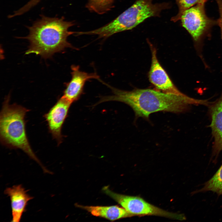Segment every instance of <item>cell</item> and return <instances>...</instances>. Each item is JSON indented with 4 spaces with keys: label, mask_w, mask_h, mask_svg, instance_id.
Listing matches in <instances>:
<instances>
[{
    "label": "cell",
    "mask_w": 222,
    "mask_h": 222,
    "mask_svg": "<svg viewBox=\"0 0 222 222\" xmlns=\"http://www.w3.org/2000/svg\"><path fill=\"white\" fill-rule=\"evenodd\" d=\"M108 86L113 94L101 97L99 104L108 101H118L130 106L136 117L148 119L150 114L158 112L179 113L187 111L190 106H207L208 100L190 97L183 93L177 95L151 89H136L127 91Z\"/></svg>",
    "instance_id": "1"
},
{
    "label": "cell",
    "mask_w": 222,
    "mask_h": 222,
    "mask_svg": "<svg viewBox=\"0 0 222 222\" xmlns=\"http://www.w3.org/2000/svg\"><path fill=\"white\" fill-rule=\"evenodd\" d=\"M74 24L62 18L42 17L29 27V34L25 38L30 45L25 54H35L47 58L66 48L74 49L67 41L68 37L74 34L68 31Z\"/></svg>",
    "instance_id": "2"
},
{
    "label": "cell",
    "mask_w": 222,
    "mask_h": 222,
    "mask_svg": "<svg viewBox=\"0 0 222 222\" xmlns=\"http://www.w3.org/2000/svg\"><path fill=\"white\" fill-rule=\"evenodd\" d=\"M10 96L3 103L0 115L1 143L12 149H20L38 163L45 172L48 171L42 164L31 147L26 130L25 117L30 110L16 103L10 104Z\"/></svg>",
    "instance_id": "3"
},
{
    "label": "cell",
    "mask_w": 222,
    "mask_h": 222,
    "mask_svg": "<svg viewBox=\"0 0 222 222\" xmlns=\"http://www.w3.org/2000/svg\"><path fill=\"white\" fill-rule=\"evenodd\" d=\"M153 0H136L130 7L108 24L96 30L80 32V34L94 35L106 38L120 32L131 29L146 19L159 16L162 10L170 7L166 2L154 4Z\"/></svg>",
    "instance_id": "4"
},
{
    "label": "cell",
    "mask_w": 222,
    "mask_h": 222,
    "mask_svg": "<svg viewBox=\"0 0 222 222\" xmlns=\"http://www.w3.org/2000/svg\"><path fill=\"white\" fill-rule=\"evenodd\" d=\"M205 3H199L185 10L180 19L182 26L189 33L197 51L201 49L203 41L217 21L207 16Z\"/></svg>",
    "instance_id": "5"
},
{
    "label": "cell",
    "mask_w": 222,
    "mask_h": 222,
    "mask_svg": "<svg viewBox=\"0 0 222 222\" xmlns=\"http://www.w3.org/2000/svg\"><path fill=\"white\" fill-rule=\"evenodd\" d=\"M102 190L134 216H155L178 220L184 219L183 215L165 211L149 203L140 197L115 193L111 190L108 186L104 187Z\"/></svg>",
    "instance_id": "6"
},
{
    "label": "cell",
    "mask_w": 222,
    "mask_h": 222,
    "mask_svg": "<svg viewBox=\"0 0 222 222\" xmlns=\"http://www.w3.org/2000/svg\"><path fill=\"white\" fill-rule=\"evenodd\" d=\"M72 104L62 96L43 116L47 122L49 131L58 146L63 140L62 129Z\"/></svg>",
    "instance_id": "7"
},
{
    "label": "cell",
    "mask_w": 222,
    "mask_h": 222,
    "mask_svg": "<svg viewBox=\"0 0 222 222\" xmlns=\"http://www.w3.org/2000/svg\"><path fill=\"white\" fill-rule=\"evenodd\" d=\"M150 47L152 62L148 76L151 83L157 90L162 92L177 95L183 94L174 85L160 64L157 57L156 49L151 46Z\"/></svg>",
    "instance_id": "8"
},
{
    "label": "cell",
    "mask_w": 222,
    "mask_h": 222,
    "mask_svg": "<svg viewBox=\"0 0 222 222\" xmlns=\"http://www.w3.org/2000/svg\"><path fill=\"white\" fill-rule=\"evenodd\" d=\"M71 70V78L65 84L63 96L72 103L77 101L83 93L86 81L92 79H100L96 73L82 71L78 65H72Z\"/></svg>",
    "instance_id": "9"
},
{
    "label": "cell",
    "mask_w": 222,
    "mask_h": 222,
    "mask_svg": "<svg viewBox=\"0 0 222 222\" xmlns=\"http://www.w3.org/2000/svg\"><path fill=\"white\" fill-rule=\"evenodd\" d=\"M27 191L21 185L7 188L4 193L9 196L11 201L12 219L11 222L20 221L25 212L28 202L33 198L27 193Z\"/></svg>",
    "instance_id": "10"
},
{
    "label": "cell",
    "mask_w": 222,
    "mask_h": 222,
    "mask_svg": "<svg viewBox=\"0 0 222 222\" xmlns=\"http://www.w3.org/2000/svg\"><path fill=\"white\" fill-rule=\"evenodd\" d=\"M210 125L214 139L213 154L217 156L222 150V93L219 98L209 105Z\"/></svg>",
    "instance_id": "11"
},
{
    "label": "cell",
    "mask_w": 222,
    "mask_h": 222,
    "mask_svg": "<svg viewBox=\"0 0 222 222\" xmlns=\"http://www.w3.org/2000/svg\"><path fill=\"white\" fill-rule=\"evenodd\" d=\"M76 207L84 210L93 216L113 221L134 216L123 207L117 205L110 206H84L76 204Z\"/></svg>",
    "instance_id": "12"
},
{
    "label": "cell",
    "mask_w": 222,
    "mask_h": 222,
    "mask_svg": "<svg viewBox=\"0 0 222 222\" xmlns=\"http://www.w3.org/2000/svg\"><path fill=\"white\" fill-rule=\"evenodd\" d=\"M210 191L222 195V165L200 191Z\"/></svg>",
    "instance_id": "13"
},
{
    "label": "cell",
    "mask_w": 222,
    "mask_h": 222,
    "mask_svg": "<svg viewBox=\"0 0 222 222\" xmlns=\"http://www.w3.org/2000/svg\"><path fill=\"white\" fill-rule=\"evenodd\" d=\"M115 0H88L86 7L90 10L102 14L110 10Z\"/></svg>",
    "instance_id": "14"
},
{
    "label": "cell",
    "mask_w": 222,
    "mask_h": 222,
    "mask_svg": "<svg viewBox=\"0 0 222 222\" xmlns=\"http://www.w3.org/2000/svg\"><path fill=\"white\" fill-rule=\"evenodd\" d=\"M179 8L177 14L172 17L171 20L174 22L180 20L183 13L185 10L199 3H205L207 0H175Z\"/></svg>",
    "instance_id": "15"
},
{
    "label": "cell",
    "mask_w": 222,
    "mask_h": 222,
    "mask_svg": "<svg viewBox=\"0 0 222 222\" xmlns=\"http://www.w3.org/2000/svg\"><path fill=\"white\" fill-rule=\"evenodd\" d=\"M218 7L219 17L217 20V24L220 28L222 40V0H216Z\"/></svg>",
    "instance_id": "16"
},
{
    "label": "cell",
    "mask_w": 222,
    "mask_h": 222,
    "mask_svg": "<svg viewBox=\"0 0 222 222\" xmlns=\"http://www.w3.org/2000/svg\"><path fill=\"white\" fill-rule=\"evenodd\" d=\"M37 0V1H39L40 0Z\"/></svg>",
    "instance_id": "17"
}]
</instances>
